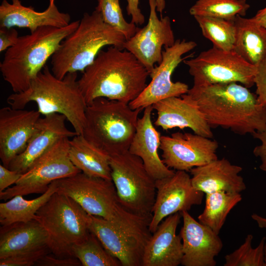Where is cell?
Here are the masks:
<instances>
[{"instance_id":"22","label":"cell","mask_w":266,"mask_h":266,"mask_svg":"<svg viewBox=\"0 0 266 266\" xmlns=\"http://www.w3.org/2000/svg\"><path fill=\"white\" fill-rule=\"evenodd\" d=\"M153 110L152 105L144 108L142 116L138 119L136 132L128 151L140 158L148 172L157 180L170 176L175 171L168 167L159 155L161 135L153 124Z\"/></svg>"},{"instance_id":"38","label":"cell","mask_w":266,"mask_h":266,"mask_svg":"<svg viewBox=\"0 0 266 266\" xmlns=\"http://www.w3.org/2000/svg\"><path fill=\"white\" fill-rule=\"evenodd\" d=\"M19 37L18 32L14 28H0V52L14 45Z\"/></svg>"},{"instance_id":"17","label":"cell","mask_w":266,"mask_h":266,"mask_svg":"<svg viewBox=\"0 0 266 266\" xmlns=\"http://www.w3.org/2000/svg\"><path fill=\"white\" fill-rule=\"evenodd\" d=\"M40 114L10 106L0 109V159L6 167L22 153L32 136Z\"/></svg>"},{"instance_id":"35","label":"cell","mask_w":266,"mask_h":266,"mask_svg":"<svg viewBox=\"0 0 266 266\" xmlns=\"http://www.w3.org/2000/svg\"><path fill=\"white\" fill-rule=\"evenodd\" d=\"M51 252L48 246L24 252L0 259V266H32Z\"/></svg>"},{"instance_id":"29","label":"cell","mask_w":266,"mask_h":266,"mask_svg":"<svg viewBox=\"0 0 266 266\" xmlns=\"http://www.w3.org/2000/svg\"><path fill=\"white\" fill-rule=\"evenodd\" d=\"M241 200L240 193L220 191L205 194V205L199 221L219 234L228 215Z\"/></svg>"},{"instance_id":"3","label":"cell","mask_w":266,"mask_h":266,"mask_svg":"<svg viewBox=\"0 0 266 266\" xmlns=\"http://www.w3.org/2000/svg\"><path fill=\"white\" fill-rule=\"evenodd\" d=\"M56 182L57 192L69 197L88 214L107 220L127 237L144 246L152 234L150 222L122 206L112 180L80 172Z\"/></svg>"},{"instance_id":"18","label":"cell","mask_w":266,"mask_h":266,"mask_svg":"<svg viewBox=\"0 0 266 266\" xmlns=\"http://www.w3.org/2000/svg\"><path fill=\"white\" fill-rule=\"evenodd\" d=\"M157 117L154 125L164 130L188 128L195 133L212 138L213 134L197 102L187 94L160 100L152 105Z\"/></svg>"},{"instance_id":"9","label":"cell","mask_w":266,"mask_h":266,"mask_svg":"<svg viewBox=\"0 0 266 266\" xmlns=\"http://www.w3.org/2000/svg\"><path fill=\"white\" fill-rule=\"evenodd\" d=\"M110 165L111 179L122 206L150 222L156 195V180L141 159L127 151L110 156Z\"/></svg>"},{"instance_id":"44","label":"cell","mask_w":266,"mask_h":266,"mask_svg":"<svg viewBox=\"0 0 266 266\" xmlns=\"http://www.w3.org/2000/svg\"><path fill=\"white\" fill-rule=\"evenodd\" d=\"M156 10L160 13L161 16L166 7L165 0H156Z\"/></svg>"},{"instance_id":"4","label":"cell","mask_w":266,"mask_h":266,"mask_svg":"<svg viewBox=\"0 0 266 266\" xmlns=\"http://www.w3.org/2000/svg\"><path fill=\"white\" fill-rule=\"evenodd\" d=\"M77 78V72H72L58 78L46 65L27 90L11 94L7 102L13 108L24 109L34 102L41 115L62 114L77 134L82 135L87 104Z\"/></svg>"},{"instance_id":"24","label":"cell","mask_w":266,"mask_h":266,"mask_svg":"<svg viewBox=\"0 0 266 266\" xmlns=\"http://www.w3.org/2000/svg\"><path fill=\"white\" fill-rule=\"evenodd\" d=\"M89 229L122 266H142L144 247L122 233L110 222L90 214Z\"/></svg>"},{"instance_id":"19","label":"cell","mask_w":266,"mask_h":266,"mask_svg":"<svg viewBox=\"0 0 266 266\" xmlns=\"http://www.w3.org/2000/svg\"><path fill=\"white\" fill-rule=\"evenodd\" d=\"M66 120L64 115L58 113L40 117L26 148L11 162L8 168L23 174L58 141L77 135L74 131H71L67 128L66 124Z\"/></svg>"},{"instance_id":"36","label":"cell","mask_w":266,"mask_h":266,"mask_svg":"<svg viewBox=\"0 0 266 266\" xmlns=\"http://www.w3.org/2000/svg\"><path fill=\"white\" fill-rule=\"evenodd\" d=\"M254 84L259 103L266 106V57L256 66Z\"/></svg>"},{"instance_id":"32","label":"cell","mask_w":266,"mask_h":266,"mask_svg":"<svg viewBox=\"0 0 266 266\" xmlns=\"http://www.w3.org/2000/svg\"><path fill=\"white\" fill-rule=\"evenodd\" d=\"M73 257L83 266H120V261L110 254L94 233L87 237L72 248Z\"/></svg>"},{"instance_id":"21","label":"cell","mask_w":266,"mask_h":266,"mask_svg":"<svg viewBox=\"0 0 266 266\" xmlns=\"http://www.w3.org/2000/svg\"><path fill=\"white\" fill-rule=\"evenodd\" d=\"M70 19L68 13L60 11L55 0H49L48 7L42 12L24 6L20 0H12L11 3L3 0L0 5V28H27L33 32L43 27L66 26Z\"/></svg>"},{"instance_id":"33","label":"cell","mask_w":266,"mask_h":266,"mask_svg":"<svg viewBox=\"0 0 266 266\" xmlns=\"http://www.w3.org/2000/svg\"><path fill=\"white\" fill-rule=\"evenodd\" d=\"M253 236L248 234L244 242L233 252L225 257L224 266H266L264 246L265 236L259 245L253 248Z\"/></svg>"},{"instance_id":"31","label":"cell","mask_w":266,"mask_h":266,"mask_svg":"<svg viewBox=\"0 0 266 266\" xmlns=\"http://www.w3.org/2000/svg\"><path fill=\"white\" fill-rule=\"evenodd\" d=\"M250 7L246 0H197L189 12L194 17L233 20L237 15L245 16Z\"/></svg>"},{"instance_id":"42","label":"cell","mask_w":266,"mask_h":266,"mask_svg":"<svg viewBox=\"0 0 266 266\" xmlns=\"http://www.w3.org/2000/svg\"><path fill=\"white\" fill-rule=\"evenodd\" d=\"M253 18L260 24L266 28V6L259 10Z\"/></svg>"},{"instance_id":"16","label":"cell","mask_w":266,"mask_h":266,"mask_svg":"<svg viewBox=\"0 0 266 266\" xmlns=\"http://www.w3.org/2000/svg\"><path fill=\"white\" fill-rule=\"evenodd\" d=\"M183 226L180 235L183 245L181 265L215 266V258L221 252L223 242L219 234L196 220L188 212H180Z\"/></svg>"},{"instance_id":"1","label":"cell","mask_w":266,"mask_h":266,"mask_svg":"<svg viewBox=\"0 0 266 266\" xmlns=\"http://www.w3.org/2000/svg\"><path fill=\"white\" fill-rule=\"evenodd\" d=\"M150 73L128 50L110 46L101 49L78 80L87 104L99 98L129 104L146 87Z\"/></svg>"},{"instance_id":"26","label":"cell","mask_w":266,"mask_h":266,"mask_svg":"<svg viewBox=\"0 0 266 266\" xmlns=\"http://www.w3.org/2000/svg\"><path fill=\"white\" fill-rule=\"evenodd\" d=\"M234 21L235 37L233 51L256 66L266 57V28L253 17L237 15Z\"/></svg>"},{"instance_id":"39","label":"cell","mask_w":266,"mask_h":266,"mask_svg":"<svg viewBox=\"0 0 266 266\" xmlns=\"http://www.w3.org/2000/svg\"><path fill=\"white\" fill-rule=\"evenodd\" d=\"M22 173L0 165V193L4 191L20 179Z\"/></svg>"},{"instance_id":"6","label":"cell","mask_w":266,"mask_h":266,"mask_svg":"<svg viewBox=\"0 0 266 266\" xmlns=\"http://www.w3.org/2000/svg\"><path fill=\"white\" fill-rule=\"evenodd\" d=\"M124 35L103 21L95 10L85 13L77 28L60 44L51 57V71L58 78L67 73L82 72L106 46L124 49Z\"/></svg>"},{"instance_id":"25","label":"cell","mask_w":266,"mask_h":266,"mask_svg":"<svg viewBox=\"0 0 266 266\" xmlns=\"http://www.w3.org/2000/svg\"><path fill=\"white\" fill-rule=\"evenodd\" d=\"M0 259L48 246L47 233L36 220L1 226Z\"/></svg>"},{"instance_id":"2","label":"cell","mask_w":266,"mask_h":266,"mask_svg":"<svg viewBox=\"0 0 266 266\" xmlns=\"http://www.w3.org/2000/svg\"><path fill=\"white\" fill-rule=\"evenodd\" d=\"M187 94L197 102L211 128L219 127L240 135L266 128V106L242 84L193 85Z\"/></svg>"},{"instance_id":"10","label":"cell","mask_w":266,"mask_h":266,"mask_svg":"<svg viewBox=\"0 0 266 266\" xmlns=\"http://www.w3.org/2000/svg\"><path fill=\"white\" fill-rule=\"evenodd\" d=\"M69 148V138L58 141L22 174L14 186L0 193V200H7L17 195L42 194L54 181L81 172L71 162Z\"/></svg>"},{"instance_id":"20","label":"cell","mask_w":266,"mask_h":266,"mask_svg":"<svg viewBox=\"0 0 266 266\" xmlns=\"http://www.w3.org/2000/svg\"><path fill=\"white\" fill-rule=\"evenodd\" d=\"M182 218L180 212L163 220L152 233L143 249L142 266H178L181 264L182 239L176 229Z\"/></svg>"},{"instance_id":"13","label":"cell","mask_w":266,"mask_h":266,"mask_svg":"<svg viewBox=\"0 0 266 266\" xmlns=\"http://www.w3.org/2000/svg\"><path fill=\"white\" fill-rule=\"evenodd\" d=\"M215 140L190 133L161 135L162 159L169 168L188 171L218 159Z\"/></svg>"},{"instance_id":"41","label":"cell","mask_w":266,"mask_h":266,"mask_svg":"<svg viewBox=\"0 0 266 266\" xmlns=\"http://www.w3.org/2000/svg\"><path fill=\"white\" fill-rule=\"evenodd\" d=\"M127 14L131 16V22L136 25H142L145 22V17L139 7V0H126Z\"/></svg>"},{"instance_id":"37","label":"cell","mask_w":266,"mask_h":266,"mask_svg":"<svg viewBox=\"0 0 266 266\" xmlns=\"http://www.w3.org/2000/svg\"><path fill=\"white\" fill-rule=\"evenodd\" d=\"M80 261L75 257L59 258L49 254L44 256L37 262L35 266H79Z\"/></svg>"},{"instance_id":"34","label":"cell","mask_w":266,"mask_h":266,"mask_svg":"<svg viewBox=\"0 0 266 266\" xmlns=\"http://www.w3.org/2000/svg\"><path fill=\"white\" fill-rule=\"evenodd\" d=\"M95 10L101 15L105 23L121 33L126 40L132 37L138 27L124 17L119 0H97Z\"/></svg>"},{"instance_id":"7","label":"cell","mask_w":266,"mask_h":266,"mask_svg":"<svg viewBox=\"0 0 266 266\" xmlns=\"http://www.w3.org/2000/svg\"><path fill=\"white\" fill-rule=\"evenodd\" d=\"M143 108L99 98L87 104L82 135L110 156L129 150Z\"/></svg>"},{"instance_id":"43","label":"cell","mask_w":266,"mask_h":266,"mask_svg":"<svg viewBox=\"0 0 266 266\" xmlns=\"http://www.w3.org/2000/svg\"><path fill=\"white\" fill-rule=\"evenodd\" d=\"M251 218L257 222L259 228L266 229V218L263 217L256 213L253 214L251 215Z\"/></svg>"},{"instance_id":"23","label":"cell","mask_w":266,"mask_h":266,"mask_svg":"<svg viewBox=\"0 0 266 266\" xmlns=\"http://www.w3.org/2000/svg\"><path fill=\"white\" fill-rule=\"evenodd\" d=\"M242 170L240 166L223 158L194 167L190 171L194 187L204 194L220 191L240 193L246 188L243 178L239 174Z\"/></svg>"},{"instance_id":"14","label":"cell","mask_w":266,"mask_h":266,"mask_svg":"<svg viewBox=\"0 0 266 266\" xmlns=\"http://www.w3.org/2000/svg\"><path fill=\"white\" fill-rule=\"evenodd\" d=\"M156 195L149 229L153 233L167 216L189 211L200 205L204 194L196 189L191 177L185 171L176 170L168 177L156 180Z\"/></svg>"},{"instance_id":"27","label":"cell","mask_w":266,"mask_h":266,"mask_svg":"<svg viewBox=\"0 0 266 266\" xmlns=\"http://www.w3.org/2000/svg\"><path fill=\"white\" fill-rule=\"evenodd\" d=\"M69 156L72 164L86 175L112 180L110 156L82 135L77 134L69 140Z\"/></svg>"},{"instance_id":"40","label":"cell","mask_w":266,"mask_h":266,"mask_svg":"<svg viewBox=\"0 0 266 266\" xmlns=\"http://www.w3.org/2000/svg\"><path fill=\"white\" fill-rule=\"evenodd\" d=\"M252 135L254 138L261 141V144L254 148L253 154L261 160L260 168L266 172V128L262 131L256 132Z\"/></svg>"},{"instance_id":"11","label":"cell","mask_w":266,"mask_h":266,"mask_svg":"<svg viewBox=\"0 0 266 266\" xmlns=\"http://www.w3.org/2000/svg\"><path fill=\"white\" fill-rule=\"evenodd\" d=\"M183 62L193 77L194 86L236 82L249 88L255 85L256 66L233 50L225 51L213 46Z\"/></svg>"},{"instance_id":"8","label":"cell","mask_w":266,"mask_h":266,"mask_svg":"<svg viewBox=\"0 0 266 266\" xmlns=\"http://www.w3.org/2000/svg\"><path fill=\"white\" fill-rule=\"evenodd\" d=\"M90 214L69 197L57 192L37 211L34 220L46 231L48 246L59 258L73 257L72 248L88 235Z\"/></svg>"},{"instance_id":"28","label":"cell","mask_w":266,"mask_h":266,"mask_svg":"<svg viewBox=\"0 0 266 266\" xmlns=\"http://www.w3.org/2000/svg\"><path fill=\"white\" fill-rule=\"evenodd\" d=\"M57 192L56 180L48 190L34 199L27 200L23 196L17 195L7 201L0 203V223L6 226L17 223H26L35 219L38 210Z\"/></svg>"},{"instance_id":"45","label":"cell","mask_w":266,"mask_h":266,"mask_svg":"<svg viewBox=\"0 0 266 266\" xmlns=\"http://www.w3.org/2000/svg\"><path fill=\"white\" fill-rule=\"evenodd\" d=\"M264 252H265V260H266V236H265V246H264Z\"/></svg>"},{"instance_id":"5","label":"cell","mask_w":266,"mask_h":266,"mask_svg":"<svg viewBox=\"0 0 266 266\" xmlns=\"http://www.w3.org/2000/svg\"><path fill=\"white\" fill-rule=\"evenodd\" d=\"M79 20L62 28L43 27L19 37L5 51L0 64L4 80L14 93L27 90L62 41L78 27Z\"/></svg>"},{"instance_id":"12","label":"cell","mask_w":266,"mask_h":266,"mask_svg":"<svg viewBox=\"0 0 266 266\" xmlns=\"http://www.w3.org/2000/svg\"><path fill=\"white\" fill-rule=\"evenodd\" d=\"M197 45L193 41L177 39L172 46L164 47L161 62L150 73V82L139 96L129 103V106L133 109H144L165 99L187 94L189 89L188 85L173 82L171 76L178 65L185 60L183 55Z\"/></svg>"},{"instance_id":"30","label":"cell","mask_w":266,"mask_h":266,"mask_svg":"<svg viewBox=\"0 0 266 266\" xmlns=\"http://www.w3.org/2000/svg\"><path fill=\"white\" fill-rule=\"evenodd\" d=\"M202 35L209 40L214 46L225 51L233 50L235 37L234 19L208 17H194Z\"/></svg>"},{"instance_id":"15","label":"cell","mask_w":266,"mask_h":266,"mask_svg":"<svg viewBox=\"0 0 266 266\" xmlns=\"http://www.w3.org/2000/svg\"><path fill=\"white\" fill-rule=\"evenodd\" d=\"M150 13L147 24L138 28L135 34L124 45V49L132 53L150 73L156 64L163 59V47L172 46L174 33L168 16L159 18L156 0H148Z\"/></svg>"}]
</instances>
